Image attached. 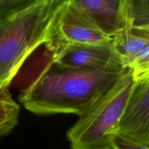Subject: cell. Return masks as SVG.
Instances as JSON below:
<instances>
[{
    "mask_svg": "<svg viewBox=\"0 0 149 149\" xmlns=\"http://www.w3.org/2000/svg\"><path fill=\"white\" fill-rule=\"evenodd\" d=\"M111 40L100 31L71 0H61L55 13L49 42L45 47L50 50L58 45H95Z\"/></svg>",
    "mask_w": 149,
    "mask_h": 149,
    "instance_id": "4",
    "label": "cell"
},
{
    "mask_svg": "<svg viewBox=\"0 0 149 149\" xmlns=\"http://www.w3.org/2000/svg\"><path fill=\"white\" fill-rule=\"evenodd\" d=\"M134 78L130 69L66 132L71 149H112L115 128L127 106Z\"/></svg>",
    "mask_w": 149,
    "mask_h": 149,
    "instance_id": "3",
    "label": "cell"
},
{
    "mask_svg": "<svg viewBox=\"0 0 149 149\" xmlns=\"http://www.w3.org/2000/svg\"><path fill=\"white\" fill-rule=\"evenodd\" d=\"M112 149H149V146L127 137L115 134L111 139Z\"/></svg>",
    "mask_w": 149,
    "mask_h": 149,
    "instance_id": "10",
    "label": "cell"
},
{
    "mask_svg": "<svg viewBox=\"0 0 149 149\" xmlns=\"http://www.w3.org/2000/svg\"><path fill=\"white\" fill-rule=\"evenodd\" d=\"M49 51L52 54L51 61L64 68L97 70L113 64L122 65L115 52L112 40L95 45H58Z\"/></svg>",
    "mask_w": 149,
    "mask_h": 149,
    "instance_id": "5",
    "label": "cell"
},
{
    "mask_svg": "<svg viewBox=\"0 0 149 149\" xmlns=\"http://www.w3.org/2000/svg\"><path fill=\"white\" fill-rule=\"evenodd\" d=\"M20 106L13 100L9 87L0 90V137L12 132L18 123Z\"/></svg>",
    "mask_w": 149,
    "mask_h": 149,
    "instance_id": "9",
    "label": "cell"
},
{
    "mask_svg": "<svg viewBox=\"0 0 149 149\" xmlns=\"http://www.w3.org/2000/svg\"><path fill=\"white\" fill-rule=\"evenodd\" d=\"M115 134L149 146V77L134 80L125 110L113 132Z\"/></svg>",
    "mask_w": 149,
    "mask_h": 149,
    "instance_id": "6",
    "label": "cell"
},
{
    "mask_svg": "<svg viewBox=\"0 0 149 149\" xmlns=\"http://www.w3.org/2000/svg\"><path fill=\"white\" fill-rule=\"evenodd\" d=\"M32 0H0V14L10 13L30 4Z\"/></svg>",
    "mask_w": 149,
    "mask_h": 149,
    "instance_id": "11",
    "label": "cell"
},
{
    "mask_svg": "<svg viewBox=\"0 0 149 149\" xmlns=\"http://www.w3.org/2000/svg\"><path fill=\"white\" fill-rule=\"evenodd\" d=\"M103 34L113 39L129 27L125 0H71Z\"/></svg>",
    "mask_w": 149,
    "mask_h": 149,
    "instance_id": "7",
    "label": "cell"
},
{
    "mask_svg": "<svg viewBox=\"0 0 149 149\" xmlns=\"http://www.w3.org/2000/svg\"><path fill=\"white\" fill-rule=\"evenodd\" d=\"M112 42L121 63L127 68L132 58L149 45V31L128 27L114 36Z\"/></svg>",
    "mask_w": 149,
    "mask_h": 149,
    "instance_id": "8",
    "label": "cell"
},
{
    "mask_svg": "<svg viewBox=\"0 0 149 149\" xmlns=\"http://www.w3.org/2000/svg\"><path fill=\"white\" fill-rule=\"evenodd\" d=\"M61 0H32L0 14V90L9 87L28 57L46 45Z\"/></svg>",
    "mask_w": 149,
    "mask_h": 149,
    "instance_id": "2",
    "label": "cell"
},
{
    "mask_svg": "<svg viewBox=\"0 0 149 149\" xmlns=\"http://www.w3.org/2000/svg\"><path fill=\"white\" fill-rule=\"evenodd\" d=\"M129 70L113 64L97 70H79L49 63L19 95V101L36 115L74 113L81 116Z\"/></svg>",
    "mask_w": 149,
    "mask_h": 149,
    "instance_id": "1",
    "label": "cell"
}]
</instances>
